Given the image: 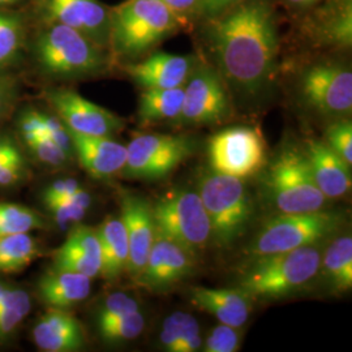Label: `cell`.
<instances>
[{"instance_id": "cell-2", "label": "cell", "mask_w": 352, "mask_h": 352, "mask_svg": "<svg viewBox=\"0 0 352 352\" xmlns=\"http://www.w3.org/2000/svg\"><path fill=\"white\" fill-rule=\"evenodd\" d=\"M39 72L52 80L71 81L103 75L113 58L110 51L69 26L46 20L33 42Z\"/></svg>"}, {"instance_id": "cell-40", "label": "cell", "mask_w": 352, "mask_h": 352, "mask_svg": "<svg viewBox=\"0 0 352 352\" xmlns=\"http://www.w3.org/2000/svg\"><path fill=\"white\" fill-rule=\"evenodd\" d=\"M29 167L25 157L11 161L0 167V188H11L25 180Z\"/></svg>"}, {"instance_id": "cell-42", "label": "cell", "mask_w": 352, "mask_h": 352, "mask_svg": "<svg viewBox=\"0 0 352 352\" xmlns=\"http://www.w3.org/2000/svg\"><path fill=\"white\" fill-rule=\"evenodd\" d=\"M175 14L182 24L200 16V0H158Z\"/></svg>"}, {"instance_id": "cell-9", "label": "cell", "mask_w": 352, "mask_h": 352, "mask_svg": "<svg viewBox=\"0 0 352 352\" xmlns=\"http://www.w3.org/2000/svg\"><path fill=\"white\" fill-rule=\"evenodd\" d=\"M195 149L189 136L138 133L126 146V164L120 174L135 180H160L187 161Z\"/></svg>"}, {"instance_id": "cell-14", "label": "cell", "mask_w": 352, "mask_h": 352, "mask_svg": "<svg viewBox=\"0 0 352 352\" xmlns=\"http://www.w3.org/2000/svg\"><path fill=\"white\" fill-rule=\"evenodd\" d=\"M196 267V254L155 234L146 264L138 277V285L154 292H164L188 278Z\"/></svg>"}, {"instance_id": "cell-35", "label": "cell", "mask_w": 352, "mask_h": 352, "mask_svg": "<svg viewBox=\"0 0 352 352\" xmlns=\"http://www.w3.org/2000/svg\"><path fill=\"white\" fill-rule=\"evenodd\" d=\"M200 327L197 320L187 312H174L164 320L160 342L164 351L177 352L183 340L190 331Z\"/></svg>"}, {"instance_id": "cell-32", "label": "cell", "mask_w": 352, "mask_h": 352, "mask_svg": "<svg viewBox=\"0 0 352 352\" xmlns=\"http://www.w3.org/2000/svg\"><path fill=\"white\" fill-rule=\"evenodd\" d=\"M32 309V300L25 289L14 287L12 294L0 302V340H7L23 324Z\"/></svg>"}, {"instance_id": "cell-33", "label": "cell", "mask_w": 352, "mask_h": 352, "mask_svg": "<svg viewBox=\"0 0 352 352\" xmlns=\"http://www.w3.org/2000/svg\"><path fill=\"white\" fill-rule=\"evenodd\" d=\"M145 329V317L141 311L120 317L106 324L97 325L100 337L104 343L116 344L136 340Z\"/></svg>"}, {"instance_id": "cell-28", "label": "cell", "mask_w": 352, "mask_h": 352, "mask_svg": "<svg viewBox=\"0 0 352 352\" xmlns=\"http://www.w3.org/2000/svg\"><path fill=\"white\" fill-rule=\"evenodd\" d=\"M28 29L19 13L0 11V72H8L21 60Z\"/></svg>"}, {"instance_id": "cell-8", "label": "cell", "mask_w": 352, "mask_h": 352, "mask_svg": "<svg viewBox=\"0 0 352 352\" xmlns=\"http://www.w3.org/2000/svg\"><path fill=\"white\" fill-rule=\"evenodd\" d=\"M270 199L280 213L324 210L325 195L317 187L302 151L285 149L269 167L266 177Z\"/></svg>"}, {"instance_id": "cell-43", "label": "cell", "mask_w": 352, "mask_h": 352, "mask_svg": "<svg viewBox=\"0 0 352 352\" xmlns=\"http://www.w3.org/2000/svg\"><path fill=\"white\" fill-rule=\"evenodd\" d=\"M24 157L17 142L6 133H0V167Z\"/></svg>"}, {"instance_id": "cell-41", "label": "cell", "mask_w": 352, "mask_h": 352, "mask_svg": "<svg viewBox=\"0 0 352 352\" xmlns=\"http://www.w3.org/2000/svg\"><path fill=\"white\" fill-rule=\"evenodd\" d=\"M81 188L78 182L72 177H65V179H59L52 182L42 192V201H54V200H60L71 196L75 193L76 190Z\"/></svg>"}, {"instance_id": "cell-30", "label": "cell", "mask_w": 352, "mask_h": 352, "mask_svg": "<svg viewBox=\"0 0 352 352\" xmlns=\"http://www.w3.org/2000/svg\"><path fill=\"white\" fill-rule=\"evenodd\" d=\"M90 205L91 196L82 187L65 199L45 202L52 221L62 230L78 225L85 218Z\"/></svg>"}, {"instance_id": "cell-3", "label": "cell", "mask_w": 352, "mask_h": 352, "mask_svg": "<svg viewBox=\"0 0 352 352\" xmlns=\"http://www.w3.org/2000/svg\"><path fill=\"white\" fill-rule=\"evenodd\" d=\"M182 26L158 0H126L110 10L109 50L113 59L132 62Z\"/></svg>"}, {"instance_id": "cell-19", "label": "cell", "mask_w": 352, "mask_h": 352, "mask_svg": "<svg viewBox=\"0 0 352 352\" xmlns=\"http://www.w3.org/2000/svg\"><path fill=\"white\" fill-rule=\"evenodd\" d=\"M75 157L89 175L110 179L120 174L126 164V146L106 136H88L71 132Z\"/></svg>"}, {"instance_id": "cell-25", "label": "cell", "mask_w": 352, "mask_h": 352, "mask_svg": "<svg viewBox=\"0 0 352 352\" xmlns=\"http://www.w3.org/2000/svg\"><path fill=\"white\" fill-rule=\"evenodd\" d=\"M101 247V276L113 280L126 273L129 248L126 228L120 217H107L97 228Z\"/></svg>"}, {"instance_id": "cell-10", "label": "cell", "mask_w": 352, "mask_h": 352, "mask_svg": "<svg viewBox=\"0 0 352 352\" xmlns=\"http://www.w3.org/2000/svg\"><path fill=\"white\" fill-rule=\"evenodd\" d=\"M266 142L260 129L235 126L215 133L208 144L210 171L247 179L256 175L266 162Z\"/></svg>"}, {"instance_id": "cell-47", "label": "cell", "mask_w": 352, "mask_h": 352, "mask_svg": "<svg viewBox=\"0 0 352 352\" xmlns=\"http://www.w3.org/2000/svg\"><path fill=\"white\" fill-rule=\"evenodd\" d=\"M19 1H21V0H0V8L12 6V4H16V3H19Z\"/></svg>"}, {"instance_id": "cell-21", "label": "cell", "mask_w": 352, "mask_h": 352, "mask_svg": "<svg viewBox=\"0 0 352 352\" xmlns=\"http://www.w3.org/2000/svg\"><path fill=\"white\" fill-rule=\"evenodd\" d=\"M33 340L41 351L75 352L85 346L84 329L67 309L50 308L33 329Z\"/></svg>"}, {"instance_id": "cell-16", "label": "cell", "mask_w": 352, "mask_h": 352, "mask_svg": "<svg viewBox=\"0 0 352 352\" xmlns=\"http://www.w3.org/2000/svg\"><path fill=\"white\" fill-rule=\"evenodd\" d=\"M126 228L129 261L126 273L136 278L144 269L155 239V225L151 202L144 197L126 193L120 200V215Z\"/></svg>"}, {"instance_id": "cell-20", "label": "cell", "mask_w": 352, "mask_h": 352, "mask_svg": "<svg viewBox=\"0 0 352 352\" xmlns=\"http://www.w3.org/2000/svg\"><path fill=\"white\" fill-rule=\"evenodd\" d=\"M52 267L84 274L91 279L101 276V247L97 228L77 225L63 245L55 252Z\"/></svg>"}, {"instance_id": "cell-22", "label": "cell", "mask_w": 352, "mask_h": 352, "mask_svg": "<svg viewBox=\"0 0 352 352\" xmlns=\"http://www.w3.org/2000/svg\"><path fill=\"white\" fill-rule=\"evenodd\" d=\"M190 298L199 309L214 316L219 322L230 327H244L251 315L250 298L238 287H193L190 291Z\"/></svg>"}, {"instance_id": "cell-17", "label": "cell", "mask_w": 352, "mask_h": 352, "mask_svg": "<svg viewBox=\"0 0 352 352\" xmlns=\"http://www.w3.org/2000/svg\"><path fill=\"white\" fill-rule=\"evenodd\" d=\"M197 60L193 55L155 52L145 60L126 63L124 69L135 84L144 90L179 88L184 87Z\"/></svg>"}, {"instance_id": "cell-29", "label": "cell", "mask_w": 352, "mask_h": 352, "mask_svg": "<svg viewBox=\"0 0 352 352\" xmlns=\"http://www.w3.org/2000/svg\"><path fill=\"white\" fill-rule=\"evenodd\" d=\"M41 250L37 240L29 232L0 238V273L11 274L24 270L32 264Z\"/></svg>"}, {"instance_id": "cell-11", "label": "cell", "mask_w": 352, "mask_h": 352, "mask_svg": "<svg viewBox=\"0 0 352 352\" xmlns=\"http://www.w3.org/2000/svg\"><path fill=\"white\" fill-rule=\"evenodd\" d=\"M231 113L230 90L212 64L197 60L184 84L179 126H210L225 122Z\"/></svg>"}, {"instance_id": "cell-13", "label": "cell", "mask_w": 352, "mask_h": 352, "mask_svg": "<svg viewBox=\"0 0 352 352\" xmlns=\"http://www.w3.org/2000/svg\"><path fill=\"white\" fill-rule=\"evenodd\" d=\"M43 98L68 131L88 136L113 138L124 128V120L110 110L88 101L75 90L49 89Z\"/></svg>"}, {"instance_id": "cell-12", "label": "cell", "mask_w": 352, "mask_h": 352, "mask_svg": "<svg viewBox=\"0 0 352 352\" xmlns=\"http://www.w3.org/2000/svg\"><path fill=\"white\" fill-rule=\"evenodd\" d=\"M299 91L304 104L316 113L340 119L352 111L351 69L340 63H317L300 77Z\"/></svg>"}, {"instance_id": "cell-26", "label": "cell", "mask_w": 352, "mask_h": 352, "mask_svg": "<svg viewBox=\"0 0 352 352\" xmlns=\"http://www.w3.org/2000/svg\"><path fill=\"white\" fill-rule=\"evenodd\" d=\"M318 274L334 292H346L351 289V235H342L330 243L324 256L321 254Z\"/></svg>"}, {"instance_id": "cell-31", "label": "cell", "mask_w": 352, "mask_h": 352, "mask_svg": "<svg viewBox=\"0 0 352 352\" xmlns=\"http://www.w3.org/2000/svg\"><path fill=\"white\" fill-rule=\"evenodd\" d=\"M45 226V219L36 210L17 204L0 202V238L28 234Z\"/></svg>"}, {"instance_id": "cell-15", "label": "cell", "mask_w": 352, "mask_h": 352, "mask_svg": "<svg viewBox=\"0 0 352 352\" xmlns=\"http://www.w3.org/2000/svg\"><path fill=\"white\" fill-rule=\"evenodd\" d=\"M43 10L46 20L69 26L109 50L110 10L98 0H43Z\"/></svg>"}, {"instance_id": "cell-39", "label": "cell", "mask_w": 352, "mask_h": 352, "mask_svg": "<svg viewBox=\"0 0 352 352\" xmlns=\"http://www.w3.org/2000/svg\"><path fill=\"white\" fill-rule=\"evenodd\" d=\"M19 94V82L8 72H0V122L11 113Z\"/></svg>"}, {"instance_id": "cell-46", "label": "cell", "mask_w": 352, "mask_h": 352, "mask_svg": "<svg viewBox=\"0 0 352 352\" xmlns=\"http://www.w3.org/2000/svg\"><path fill=\"white\" fill-rule=\"evenodd\" d=\"M292 6H298V7H308L315 4L318 0H287Z\"/></svg>"}, {"instance_id": "cell-4", "label": "cell", "mask_w": 352, "mask_h": 352, "mask_svg": "<svg viewBox=\"0 0 352 352\" xmlns=\"http://www.w3.org/2000/svg\"><path fill=\"white\" fill-rule=\"evenodd\" d=\"M321 254L315 245H307L256 257L241 274L238 289L250 299L273 300L289 296L318 276Z\"/></svg>"}, {"instance_id": "cell-18", "label": "cell", "mask_w": 352, "mask_h": 352, "mask_svg": "<svg viewBox=\"0 0 352 352\" xmlns=\"http://www.w3.org/2000/svg\"><path fill=\"white\" fill-rule=\"evenodd\" d=\"M304 146L311 174L327 200L347 195L351 190V166L324 141L307 140Z\"/></svg>"}, {"instance_id": "cell-38", "label": "cell", "mask_w": 352, "mask_h": 352, "mask_svg": "<svg viewBox=\"0 0 352 352\" xmlns=\"http://www.w3.org/2000/svg\"><path fill=\"white\" fill-rule=\"evenodd\" d=\"M240 327H230L219 322L209 333L206 342L204 344L205 352H235L239 350L241 342Z\"/></svg>"}, {"instance_id": "cell-27", "label": "cell", "mask_w": 352, "mask_h": 352, "mask_svg": "<svg viewBox=\"0 0 352 352\" xmlns=\"http://www.w3.org/2000/svg\"><path fill=\"white\" fill-rule=\"evenodd\" d=\"M184 97V87L173 89H145L140 96L138 116L142 124L176 120Z\"/></svg>"}, {"instance_id": "cell-5", "label": "cell", "mask_w": 352, "mask_h": 352, "mask_svg": "<svg viewBox=\"0 0 352 352\" xmlns=\"http://www.w3.org/2000/svg\"><path fill=\"white\" fill-rule=\"evenodd\" d=\"M199 195L209 217L212 239L219 247L232 245L247 231L253 206L243 179L208 173L202 176Z\"/></svg>"}, {"instance_id": "cell-24", "label": "cell", "mask_w": 352, "mask_h": 352, "mask_svg": "<svg viewBox=\"0 0 352 352\" xmlns=\"http://www.w3.org/2000/svg\"><path fill=\"white\" fill-rule=\"evenodd\" d=\"M314 37L330 46L352 43V0H329L311 21Z\"/></svg>"}, {"instance_id": "cell-45", "label": "cell", "mask_w": 352, "mask_h": 352, "mask_svg": "<svg viewBox=\"0 0 352 352\" xmlns=\"http://www.w3.org/2000/svg\"><path fill=\"white\" fill-rule=\"evenodd\" d=\"M14 287L16 286H12V285H10L7 282L0 280V302L6 300L11 295V292L14 289Z\"/></svg>"}, {"instance_id": "cell-37", "label": "cell", "mask_w": 352, "mask_h": 352, "mask_svg": "<svg viewBox=\"0 0 352 352\" xmlns=\"http://www.w3.org/2000/svg\"><path fill=\"white\" fill-rule=\"evenodd\" d=\"M327 144L347 164H352V123L347 118L336 119L327 131Z\"/></svg>"}, {"instance_id": "cell-7", "label": "cell", "mask_w": 352, "mask_h": 352, "mask_svg": "<svg viewBox=\"0 0 352 352\" xmlns=\"http://www.w3.org/2000/svg\"><path fill=\"white\" fill-rule=\"evenodd\" d=\"M342 225L338 214L325 210L311 213H280L269 219L254 240L248 254L253 258L292 251L333 235Z\"/></svg>"}, {"instance_id": "cell-6", "label": "cell", "mask_w": 352, "mask_h": 352, "mask_svg": "<svg viewBox=\"0 0 352 352\" xmlns=\"http://www.w3.org/2000/svg\"><path fill=\"white\" fill-rule=\"evenodd\" d=\"M155 234L197 254L212 240V226L199 192L173 189L151 204Z\"/></svg>"}, {"instance_id": "cell-1", "label": "cell", "mask_w": 352, "mask_h": 352, "mask_svg": "<svg viewBox=\"0 0 352 352\" xmlns=\"http://www.w3.org/2000/svg\"><path fill=\"white\" fill-rule=\"evenodd\" d=\"M204 42L228 90L253 101L273 87L278 71L277 17L269 0H241L208 19Z\"/></svg>"}, {"instance_id": "cell-36", "label": "cell", "mask_w": 352, "mask_h": 352, "mask_svg": "<svg viewBox=\"0 0 352 352\" xmlns=\"http://www.w3.org/2000/svg\"><path fill=\"white\" fill-rule=\"evenodd\" d=\"M140 311V302L126 292H113L101 302L96 320L97 325L110 322Z\"/></svg>"}, {"instance_id": "cell-34", "label": "cell", "mask_w": 352, "mask_h": 352, "mask_svg": "<svg viewBox=\"0 0 352 352\" xmlns=\"http://www.w3.org/2000/svg\"><path fill=\"white\" fill-rule=\"evenodd\" d=\"M32 157L43 166L59 168L69 164L72 158L46 135L20 136Z\"/></svg>"}, {"instance_id": "cell-44", "label": "cell", "mask_w": 352, "mask_h": 352, "mask_svg": "<svg viewBox=\"0 0 352 352\" xmlns=\"http://www.w3.org/2000/svg\"><path fill=\"white\" fill-rule=\"evenodd\" d=\"M240 1L241 0H200V16L206 20L212 19L230 10Z\"/></svg>"}, {"instance_id": "cell-23", "label": "cell", "mask_w": 352, "mask_h": 352, "mask_svg": "<svg viewBox=\"0 0 352 352\" xmlns=\"http://www.w3.org/2000/svg\"><path fill=\"white\" fill-rule=\"evenodd\" d=\"M91 289V278L68 270L51 267L39 278L37 292L39 299L49 308L69 309L88 299Z\"/></svg>"}]
</instances>
